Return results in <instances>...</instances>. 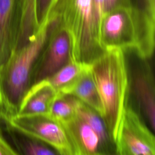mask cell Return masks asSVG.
<instances>
[{"instance_id":"1","label":"cell","mask_w":155,"mask_h":155,"mask_svg":"<svg viewBox=\"0 0 155 155\" xmlns=\"http://www.w3.org/2000/svg\"><path fill=\"white\" fill-rule=\"evenodd\" d=\"M57 19L47 16L37 31L15 50L0 71V121L10 120L18 114L22 100L30 87L35 63Z\"/></svg>"},{"instance_id":"2","label":"cell","mask_w":155,"mask_h":155,"mask_svg":"<svg viewBox=\"0 0 155 155\" xmlns=\"http://www.w3.org/2000/svg\"><path fill=\"white\" fill-rule=\"evenodd\" d=\"M155 18L122 5L105 13L99 22V35L105 50L131 51L150 59L154 50Z\"/></svg>"},{"instance_id":"3","label":"cell","mask_w":155,"mask_h":155,"mask_svg":"<svg viewBox=\"0 0 155 155\" xmlns=\"http://www.w3.org/2000/svg\"><path fill=\"white\" fill-rule=\"evenodd\" d=\"M124 53L105 50L90 64L103 107L102 117L114 143L129 102V72Z\"/></svg>"},{"instance_id":"4","label":"cell","mask_w":155,"mask_h":155,"mask_svg":"<svg viewBox=\"0 0 155 155\" xmlns=\"http://www.w3.org/2000/svg\"><path fill=\"white\" fill-rule=\"evenodd\" d=\"M48 15L58 18L68 33L70 60L90 64L105 52L93 0H54Z\"/></svg>"},{"instance_id":"5","label":"cell","mask_w":155,"mask_h":155,"mask_svg":"<svg viewBox=\"0 0 155 155\" xmlns=\"http://www.w3.org/2000/svg\"><path fill=\"white\" fill-rule=\"evenodd\" d=\"M8 122L18 130L50 146L58 154L76 155L64 127L48 114H18Z\"/></svg>"},{"instance_id":"6","label":"cell","mask_w":155,"mask_h":155,"mask_svg":"<svg viewBox=\"0 0 155 155\" xmlns=\"http://www.w3.org/2000/svg\"><path fill=\"white\" fill-rule=\"evenodd\" d=\"M115 153L119 155H154L155 138L129 104L125 109L114 141Z\"/></svg>"},{"instance_id":"7","label":"cell","mask_w":155,"mask_h":155,"mask_svg":"<svg viewBox=\"0 0 155 155\" xmlns=\"http://www.w3.org/2000/svg\"><path fill=\"white\" fill-rule=\"evenodd\" d=\"M70 60L69 35L57 18L32 69L30 87L50 76Z\"/></svg>"},{"instance_id":"8","label":"cell","mask_w":155,"mask_h":155,"mask_svg":"<svg viewBox=\"0 0 155 155\" xmlns=\"http://www.w3.org/2000/svg\"><path fill=\"white\" fill-rule=\"evenodd\" d=\"M139 62L133 69L131 87L140 110L153 131L155 129V85L153 71L150 59L139 58Z\"/></svg>"},{"instance_id":"9","label":"cell","mask_w":155,"mask_h":155,"mask_svg":"<svg viewBox=\"0 0 155 155\" xmlns=\"http://www.w3.org/2000/svg\"><path fill=\"white\" fill-rule=\"evenodd\" d=\"M18 0H0V71L15 50L19 36Z\"/></svg>"},{"instance_id":"10","label":"cell","mask_w":155,"mask_h":155,"mask_svg":"<svg viewBox=\"0 0 155 155\" xmlns=\"http://www.w3.org/2000/svg\"><path fill=\"white\" fill-rule=\"evenodd\" d=\"M62 125L67 132L76 155L106 154L99 135L77 115Z\"/></svg>"},{"instance_id":"11","label":"cell","mask_w":155,"mask_h":155,"mask_svg":"<svg viewBox=\"0 0 155 155\" xmlns=\"http://www.w3.org/2000/svg\"><path fill=\"white\" fill-rule=\"evenodd\" d=\"M58 94L59 92L45 79L33 84L24 96L18 114H48L51 105Z\"/></svg>"},{"instance_id":"12","label":"cell","mask_w":155,"mask_h":155,"mask_svg":"<svg viewBox=\"0 0 155 155\" xmlns=\"http://www.w3.org/2000/svg\"><path fill=\"white\" fill-rule=\"evenodd\" d=\"M72 96L103 115V107L90 64L69 85L59 91Z\"/></svg>"},{"instance_id":"13","label":"cell","mask_w":155,"mask_h":155,"mask_svg":"<svg viewBox=\"0 0 155 155\" xmlns=\"http://www.w3.org/2000/svg\"><path fill=\"white\" fill-rule=\"evenodd\" d=\"M4 131L11 140L18 154L56 155L58 153L50 146L39 139L18 130L9 122H2Z\"/></svg>"},{"instance_id":"14","label":"cell","mask_w":155,"mask_h":155,"mask_svg":"<svg viewBox=\"0 0 155 155\" xmlns=\"http://www.w3.org/2000/svg\"><path fill=\"white\" fill-rule=\"evenodd\" d=\"M76 115L97 133L101 140L106 154H111V151H115L114 143L103 117L99 113L77 99Z\"/></svg>"},{"instance_id":"15","label":"cell","mask_w":155,"mask_h":155,"mask_svg":"<svg viewBox=\"0 0 155 155\" xmlns=\"http://www.w3.org/2000/svg\"><path fill=\"white\" fill-rule=\"evenodd\" d=\"M88 65L70 60L55 73L44 79L59 92L71 83Z\"/></svg>"},{"instance_id":"16","label":"cell","mask_w":155,"mask_h":155,"mask_svg":"<svg viewBox=\"0 0 155 155\" xmlns=\"http://www.w3.org/2000/svg\"><path fill=\"white\" fill-rule=\"evenodd\" d=\"M76 97L59 93L53 101L48 114L64 125L76 117Z\"/></svg>"},{"instance_id":"17","label":"cell","mask_w":155,"mask_h":155,"mask_svg":"<svg viewBox=\"0 0 155 155\" xmlns=\"http://www.w3.org/2000/svg\"><path fill=\"white\" fill-rule=\"evenodd\" d=\"M17 8L20 31L24 35L32 33L38 27L35 13V0H18Z\"/></svg>"},{"instance_id":"18","label":"cell","mask_w":155,"mask_h":155,"mask_svg":"<svg viewBox=\"0 0 155 155\" xmlns=\"http://www.w3.org/2000/svg\"><path fill=\"white\" fill-rule=\"evenodd\" d=\"M127 2L135 10L155 18V0H127Z\"/></svg>"},{"instance_id":"19","label":"cell","mask_w":155,"mask_h":155,"mask_svg":"<svg viewBox=\"0 0 155 155\" xmlns=\"http://www.w3.org/2000/svg\"><path fill=\"white\" fill-rule=\"evenodd\" d=\"M54 0H35V13L39 27L45 19Z\"/></svg>"},{"instance_id":"20","label":"cell","mask_w":155,"mask_h":155,"mask_svg":"<svg viewBox=\"0 0 155 155\" xmlns=\"http://www.w3.org/2000/svg\"><path fill=\"white\" fill-rule=\"evenodd\" d=\"M18 152L10 144L3 134L0 128V155H16Z\"/></svg>"},{"instance_id":"21","label":"cell","mask_w":155,"mask_h":155,"mask_svg":"<svg viewBox=\"0 0 155 155\" xmlns=\"http://www.w3.org/2000/svg\"><path fill=\"white\" fill-rule=\"evenodd\" d=\"M104 1H105V13H106L107 12L113 8H114L119 6H122V5L128 6L127 0H104Z\"/></svg>"}]
</instances>
